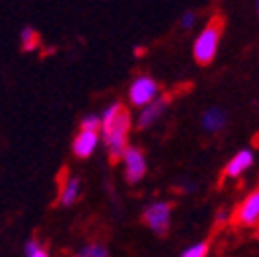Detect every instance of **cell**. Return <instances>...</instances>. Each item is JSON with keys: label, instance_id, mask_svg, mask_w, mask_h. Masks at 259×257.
Here are the masks:
<instances>
[{"label": "cell", "instance_id": "1", "mask_svg": "<svg viewBox=\"0 0 259 257\" xmlns=\"http://www.w3.org/2000/svg\"><path fill=\"white\" fill-rule=\"evenodd\" d=\"M99 138H103L111 163L121 160L125 148H127V134L130 125H132V115L121 103H113L111 107L105 109V113L99 117Z\"/></svg>", "mask_w": 259, "mask_h": 257}, {"label": "cell", "instance_id": "2", "mask_svg": "<svg viewBox=\"0 0 259 257\" xmlns=\"http://www.w3.org/2000/svg\"><path fill=\"white\" fill-rule=\"evenodd\" d=\"M222 29H224V19L220 15H216L208 21V25L198 35L196 44H193V58H196V62L200 64V66H208V64L216 58Z\"/></svg>", "mask_w": 259, "mask_h": 257}, {"label": "cell", "instance_id": "3", "mask_svg": "<svg viewBox=\"0 0 259 257\" xmlns=\"http://www.w3.org/2000/svg\"><path fill=\"white\" fill-rule=\"evenodd\" d=\"M231 222L235 227H245V229L259 224V185L237 204Z\"/></svg>", "mask_w": 259, "mask_h": 257}, {"label": "cell", "instance_id": "4", "mask_svg": "<svg viewBox=\"0 0 259 257\" xmlns=\"http://www.w3.org/2000/svg\"><path fill=\"white\" fill-rule=\"evenodd\" d=\"M171 210L173 206L169 202H154L144 210L142 222L158 237H165L169 233V224H171Z\"/></svg>", "mask_w": 259, "mask_h": 257}, {"label": "cell", "instance_id": "5", "mask_svg": "<svg viewBox=\"0 0 259 257\" xmlns=\"http://www.w3.org/2000/svg\"><path fill=\"white\" fill-rule=\"evenodd\" d=\"M158 97V84L150 76H138L130 84V103L134 107H146Z\"/></svg>", "mask_w": 259, "mask_h": 257}, {"label": "cell", "instance_id": "6", "mask_svg": "<svg viewBox=\"0 0 259 257\" xmlns=\"http://www.w3.org/2000/svg\"><path fill=\"white\" fill-rule=\"evenodd\" d=\"M121 160H123V173H125L127 183H138L146 175V158L140 148L127 146Z\"/></svg>", "mask_w": 259, "mask_h": 257}, {"label": "cell", "instance_id": "7", "mask_svg": "<svg viewBox=\"0 0 259 257\" xmlns=\"http://www.w3.org/2000/svg\"><path fill=\"white\" fill-rule=\"evenodd\" d=\"M60 191H58V204L60 206H72L78 198H80V179L70 175L68 169H62L60 171Z\"/></svg>", "mask_w": 259, "mask_h": 257}, {"label": "cell", "instance_id": "8", "mask_svg": "<svg viewBox=\"0 0 259 257\" xmlns=\"http://www.w3.org/2000/svg\"><path fill=\"white\" fill-rule=\"evenodd\" d=\"M171 99H173V95H163V97H156L150 105L142 107V113L138 117V127H140V130H146V127H150L160 115H163L167 111Z\"/></svg>", "mask_w": 259, "mask_h": 257}, {"label": "cell", "instance_id": "9", "mask_svg": "<svg viewBox=\"0 0 259 257\" xmlns=\"http://www.w3.org/2000/svg\"><path fill=\"white\" fill-rule=\"evenodd\" d=\"M99 132H89V130H80L76 136H74V142H72V152L74 156L78 158H89L97 144H99Z\"/></svg>", "mask_w": 259, "mask_h": 257}, {"label": "cell", "instance_id": "10", "mask_svg": "<svg viewBox=\"0 0 259 257\" xmlns=\"http://www.w3.org/2000/svg\"><path fill=\"white\" fill-rule=\"evenodd\" d=\"M253 165V152L251 150H239L229 163H226L222 175L224 177H239L241 173H245L249 167Z\"/></svg>", "mask_w": 259, "mask_h": 257}, {"label": "cell", "instance_id": "11", "mask_svg": "<svg viewBox=\"0 0 259 257\" xmlns=\"http://www.w3.org/2000/svg\"><path fill=\"white\" fill-rule=\"evenodd\" d=\"M226 125V113L218 107L206 109L202 115V127L206 132H220L222 127Z\"/></svg>", "mask_w": 259, "mask_h": 257}, {"label": "cell", "instance_id": "12", "mask_svg": "<svg viewBox=\"0 0 259 257\" xmlns=\"http://www.w3.org/2000/svg\"><path fill=\"white\" fill-rule=\"evenodd\" d=\"M21 46H23L25 52H31V50H35L39 46V33L33 27H25L21 31Z\"/></svg>", "mask_w": 259, "mask_h": 257}, {"label": "cell", "instance_id": "13", "mask_svg": "<svg viewBox=\"0 0 259 257\" xmlns=\"http://www.w3.org/2000/svg\"><path fill=\"white\" fill-rule=\"evenodd\" d=\"M74 257H107V249L101 243H89Z\"/></svg>", "mask_w": 259, "mask_h": 257}, {"label": "cell", "instance_id": "14", "mask_svg": "<svg viewBox=\"0 0 259 257\" xmlns=\"http://www.w3.org/2000/svg\"><path fill=\"white\" fill-rule=\"evenodd\" d=\"M208 251H210V243L204 241V243H198V245H193V247L185 249L181 257H206Z\"/></svg>", "mask_w": 259, "mask_h": 257}, {"label": "cell", "instance_id": "15", "mask_svg": "<svg viewBox=\"0 0 259 257\" xmlns=\"http://www.w3.org/2000/svg\"><path fill=\"white\" fill-rule=\"evenodd\" d=\"M25 255H27V257H50L48 249L41 247L37 241H29V243H27V247H25Z\"/></svg>", "mask_w": 259, "mask_h": 257}, {"label": "cell", "instance_id": "16", "mask_svg": "<svg viewBox=\"0 0 259 257\" xmlns=\"http://www.w3.org/2000/svg\"><path fill=\"white\" fill-rule=\"evenodd\" d=\"M99 125H101L99 117H97V115H87V117H82V121H80V130L99 132Z\"/></svg>", "mask_w": 259, "mask_h": 257}, {"label": "cell", "instance_id": "17", "mask_svg": "<svg viewBox=\"0 0 259 257\" xmlns=\"http://www.w3.org/2000/svg\"><path fill=\"white\" fill-rule=\"evenodd\" d=\"M193 25H196V15H193L191 11H187V13L181 17V27H183V29H191Z\"/></svg>", "mask_w": 259, "mask_h": 257}, {"label": "cell", "instance_id": "18", "mask_svg": "<svg viewBox=\"0 0 259 257\" xmlns=\"http://www.w3.org/2000/svg\"><path fill=\"white\" fill-rule=\"evenodd\" d=\"M257 13H259V3H257Z\"/></svg>", "mask_w": 259, "mask_h": 257}]
</instances>
